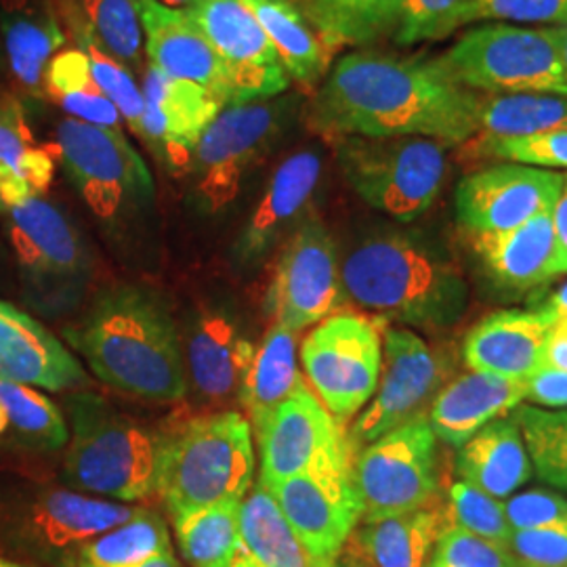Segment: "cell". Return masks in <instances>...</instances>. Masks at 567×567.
<instances>
[{"mask_svg": "<svg viewBox=\"0 0 567 567\" xmlns=\"http://www.w3.org/2000/svg\"><path fill=\"white\" fill-rule=\"evenodd\" d=\"M0 567H37V566H28V564H20V561H13V559H9V557H2V555H0Z\"/></svg>", "mask_w": 567, "mask_h": 567, "instance_id": "obj_60", "label": "cell"}, {"mask_svg": "<svg viewBox=\"0 0 567 567\" xmlns=\"http://www.w3.org/2000/svg\"><path fill=\"white\" fill-rule=\"evenodd\" d=\"M534 475L567 494V410L522 404L515 412Z\"/></svg>", "mask_w": 567, "mask_h": 567, "instance_id": "obj_43", "label": "cell"}, {"mask_svg": "<svg viewBox=\"0 0 567 567\" xmlns=\"http://www.w3.org/2000/svg\"><path fill=\"white\" fill-rule=\"evenodd\" d=\"M271 42L290 81L311 86L324 76L328 44L292 0H243Z\"/></svg>", "mask_w": 567, "mask_h": 567, "instance_id": "obj_32", "label": "cell"}, {"mask_svg": "<svg viewBox=\"0 0 567 567\" xmlns=\"http://www.w3.org/2000/svg\"><path fill=\"white\" fill-rule=\"evenodd\" d=\"M257 344L248 341L224 311H206L187 337L185 364L194 386L206 400L238 395Z\"/></svg>", "mask_w": 567, "mask_h": 567, "instance_id": "obj_30", "label": "cell"}, {"mask_svg": "<svg viewBox=\"0 0 567 567\" xmlns=\"http://www.w3.org/2000/svg\"><path fill=\"white\" fill-rule=\"evenodd\" d=\"M63 334L105 385L150 402H177L187 393L179 330L168 307L147 288H105Z\"/></svg>", "mask_w": 567, "mask_h": 567, "instance_id": "obj_2", "label": "cell"}, {"mask_svg": "<svg viewBox=\"0 0 567 567\" xmlns=\"http://www.w3.org/2000/svg\"><path fill=\"white\" fill-rule=\"evenodd\" d=\"M55 156L34 142L20 100L0 91V166H11L42 196L55 175Z\"/></svg>", "mask_w": 567, "mask_h": 567, "instance_id": "obj_42", "label": "cell"}, {"mask_svg": "<svg viewBox=\"0 0 567 567\" xmlns=\"http://www.w3.org/2000/svg\"><path fill=\"white\" fill-rule=\"evenodd\" d=\"M507 547L522 567H567V529H513Z\"/></svg>", "mask_w": 567, "mask_h": 567, "instance_id": "obj_49", "label": "cell"}, {"mask_svg": "<svg viewBox=\"0 0 567 567\" xmlns=\"http://www.w3.org/2000/svg\"><path fill=\"white\" fill-rule=\"evenodd\" d=\"M429 567H522V564L505 545L446 524L435 540Z\"/></svg>", "mask_w": 567, "mask_h": 567, "instance_id": "obj_47", "label": "cell"}, {"mask_svg": "<svg viewBox=\"0 0 567 567\" xmlns=\"http://www.w3.org/2000/svg\"><path fill=\"white\" fill-rule=\"evenodd\" d=\"M545 365L567 370V311L555 316V322L548 330Z\"/></svg>", "mask_w": 567, "mask_h": 567, "instance_id": "obj_53", "label": "cell"}, {"mask_svg": "<svg viewBox=\"0 0 567 567\" xmlns=\"http://www.w3.org/2000/svg\"><path fill=\"white\" fill-rule=\"evenodd\" d=\"M252 484V429L240 412L194 416L164 433L158 496L173 522L227 501H243Z\"/></svg>", "mask_w": 567, "mask_h": 567, "instance_id": "obj_5", "label": "cell"}, {"mask_svg": "<svg viewBox=\"0 0 567 567\" xmlns=\"http://www.w3.org/2000/svg\"><path fill=\"white\" fill-rule=\"evenodd\" d=\"M447 79L484 95H559L567 76L548 28L482 23L435 58Z\"/></svg>", "mask_w": 567, "mask_h": 567, "instance_id": "obj_10", "label": "cell"}, {"mask_svg": "<svg viewBox=\"0 0 567 567\" xmlns=\"http://www.w3.org/2000/svg\"><path fill=\"white\" fill-rule=\"evenodd\" d=\"M168 550H173V543L163 517L156 511L140 508L131 519L82 548L76 567H135Z\"/></svg>", "mask_w": 567, "mask_h": 567, "instance_id": "obj_39", "label": "cell"}, {"mask_svg": "<svg viewBox=\"0 0 567 567\" xmlns=\"http://www.w3.org/2000/svg\"><path fill=\"white\" fill-rule=\"evenodd\" d=\"M463 0H404L395 30L398 44L437 41L440 28Z\"/></svg>", "mask_w": 567, "mask_h": 567, "instance_id": "obj_50", "label": "cell"}, {"mask_svg": "<svg viewBox=\"0 0 567 567\" xmlns=\"http://www.w3.org/2000/svg\"><path fill=\"white\" fill-rule=\"evenodd\" d=\"M473 112V93L435 60L351 51L332 65L307 121L332 140L426 137L452 147L477 137Z\"/></svg>", "mask_w": 567, "mask_h": 567, "instance_id": "obj_1", "label": "cell"}, {"mask_svg": "<svg viewBox=\"0 0 567 567\" xmlns=\"http://www.w3.org/2000/svg\"><path fill=\"white\" fill-rule=\"evenodd\" d=\"M297 347V332L280 324L271 326L261 344H257L238 391L252 433L265 425L274 410L303 381Z\"/></svg>", "mask_w": 567, "mask_h": 567, "instance_id": "obj_31", "label": "cell"}, {"mask_svg": "<svg viewBox=\"0 0 567 567\" xmlns=\"http://www.w3.org/2000/svg\"><path fill=\"white\" fill-rule=\"evenodd\" d=\"M20 269L23 297L39 313L63 316L93 280V255L81 229L44 196L0 213Z\"/></svg>", "mask_w": 567, "mask_h": 567, "instance_id": "obj_7", "label": "cell"}, {"mask_svg": "<svg viewBox=\"0 0 567 567\" xmlns=\"http://www.w3.org/2000/svg\"><path fill=\"white\" fill-rule=\"evenodd\" d=\"M142 81V143L164 168L187 175L196 143L225 103L200 84L171 79L152 65Z\"/></svg>", "mask_w": 567, "mask_h": 567, "instance_id": "obj_20", "label": "cell"}, {"mask_svg": "<svg viewBox=\"0 0 567 567\" xmlns=\"http://www.w3.org/2000/svg\"><path fill=\"white\" fill-rule=\"evenodd\" d=\"M473 152L482 158H494L501 163L526 164L547 171H567V128L517 140H496L477 135L473 137Z\"/></svg>", "mask_w": 567, "mask_h": 567, "instance_id": "obj_46", "label": "cell"}, {"mask_svg": "<svg viewBox=\"0 0 567 567\" xmlns=\"http://www.w3.org/2000/svg\"><path fill=\"white\" fill-rule=\"evenodd\" d=\"M458 482L505 501L534 477L526 440L515 414L492 421L458 447Z\"/></svg>", "mask_w": 567, "mask_h": 567, "instance_id": "obj_29", "label": "cell"}, {"mask_svg": "<svg viewBox=\"0 0 567 567\" xmlns=\"http://www.w3.org/2000/svg\"><path fill=\"white\" fill-rule=\"evenodd\" d=\"M185 13L224 63L229 103L278 97L288 91L290 79L243 0H198Z\"/></svg>", "mask_w": 567, "mask_h": 567, "instance_id": "obj_18", "label": "cell"}, {"mask_svg": "<svg viewBox=\"0 0 567 567\" xmlns=\"http://www.w3.org/2000/svg\"><path fill=\"white\" fill-rule=\"evenodd\" d=\"M404 0H299L326 44L362 47L398 30Z\"/></svg>", "mask_w": 567, "mask_h": 567, "instance_id": "obj_36", "label": "cell"}, {"mask_svg": "<svg viewBox=\"0 0 567 567\" xmlns=\"http://www.w3.org/2000/svg\"><path fill=\"white\" fill-rule=\"evenodd\" d=\"M447 381L446 353L435 351L410 328H386L379 385L372 400L347 429L351 452L355 454L389 431L426 416L429 405Z\"/></svg>", "mask_w": 567, "mask_h": 567, "instance_id": "obj_14", "label": "cell"}, {"mask_svg": "<svg viewBox=\"0 0 567 567\" xmlns=\"http://www.w3.org/2000/svg\"><path fill=\"white\" fill-rule=\"evenodd\" d=\"M526 404V383L486 372H465L447 381L429 405L426 421L440 442L461 447L480 429Z\"/></svg>", "mask_w": 567, "mask_h": 567, "instance_id": "obj_25", "label": "cell"}, {"mask_svg": "<svg viewBox=\"0 0 567 567\" xmlns=\"http://www.w3.org/2000/svg\"><path fill=\"white\" fill-rule=\"evenodd\" d=\"M505 513L513 529H567V496L557 489L517 492L505 501Z\"/></svg>", "mask_w": 567, "mask_h": 567, "instance_id": "obj_48", "label": "cell"}, {"mask_svg": "<svg viewBox=\"0 0 567 567\" xmlns=\"http://www.w3.org/2000/svg\"><path fill=\"white\" fill-rule=\"evenodd\" d=\"M0 44L21 95L44 100V70L68 47L55 7L49 0H0Z\"/></svg>", "mask_w": 567, "mask_h": 567, "instance_id": "obj_26", "label": "cell"}, {"mask_svg": "<svg viewBox=\"0 0 567 567\" xmlns=\"http://www.w3.org/2000/svg\"><path fill=\"white\" fill-rule=\"evenodd\" d=\"M79 11L93 37L140 81L143 65V25L135 0H79Z\"/></svg>", "mask_w": 567, "mask_h": 567, "instance_id": "obj_41", "label": "cell"}, {"mask_svg": "<svg viewBox=\"0 0 567 567\" xmlns=\"http://www.w3.org/2000/svg\"><path fill=\"white\" fill-rule=\"evenodd\" d=\"M243 553L264 567H311L295 529L286 522L274 494L255 482L240 501Z\"/></svg>", "mask_w": 567, "mask_h": 567, "instance_id": "obj_33", "label": "cell"}, {"mask_svg": "<svg viewBox=\"0 0 567 567\" xmlns=\"http://www.w3.org/2000/svg\"><path fill=\"white\" fill-rule=\"evenodd\" d=\"M550 210H543L508 231L466 236L477 259L501 286L526 290L557 276V243Z\"/></svg>", "mask_w": 567, "mask_h": 567, "instance_id": "obj_28", "label": "cell"}, {"mask_svg": "<svg viewBox=\"0 0 567 567\" xmlns=\"http://www.w3.org/2000/svg\"><path fill=\"white\" fill-rule=\"evenodd\" d=\"M158 2H163L166 7H171V9H189V7H194L198 0H158Z\"/></svg>", "mask_w": 567, "mask_h": 567, "instance_id": "obj_57", "label": "cell"}, {"mask_svg": "<svg viewBox=\"0 0 567 567\" xmlns=\"http://www.w3.org/2000/svg\"><path fill=\"white\" fill-rule=\"evenodd\" d=\"M344 301L426 332L461 322L468 284L446 252L414 234L377 231L341 259Z\"/></svg>", "mask_w": 567, "mask_h": 567, "instance_id": "obj_3", "label": "cell"}, {"mask_svg": "<svg viewBox=\"0 0 567 567\" xmlns=\"http://www.w3.org/2000/svg\"><path fill=\"white\" fill-rule=\"evenodd\" d=\"M135 4L142 18L147 65L171 79L200 84L225 105L231 102L224 63L196 21L158 0H135Z\"/></svg>", "mask_w": 567, "mask_h": 567, "instance_id": "obj_22", "label": "cell"}, {"mask_svg": "<svg viewBox=\"0 0 567 567\" xmlns=\"http://www.w3.org/2000/svg\"><path fill=\"white\" fill-rule=\"evenodd\" d=\"M142 507L42 482L0 484V555L37 567H76L93 538Z\"/></svg>", "mask_w": 567, "mask_h": 567, "instance_id": "obj_6", "label": "cell"}, {"mask_svg": "<svg viewBox=\"0 0 567 567\" xmlns=\"http://www.w3.org/2000/svg\"><path fill=\"white\" fill-rule=\"evenodd\" d=\"M548 30H550L553 41L557 44L559 61H561V68L567 76V25H548Z\"/></svg>", "mask_w": 567, "mask_h": 567, "instance_id": "obj_54", "label": "cell"}, {"mask_svg": "<svg viewBox=\"0 0 567 567\" xmlns=\"http://www.w3.org/2000/svg\"><path fill=\"white\" fill-rule=\"evenodd\" d=\"M446 517L447 526L461 527L505 547L513 534L505 513V501H498L465 482H456L450 486Z\"/></svg>", "mask_w": 567, "mask_h": 567, "instance_id": "obj_45", "label": "cell"}, {"mask_svg": "<svg viewBox=\"0 0 567 567\" xmlns=\"http://www.w3.org/2000/svg\"><path fill=\"white\" fill-rule=\"evenodd\" d=\"M524 383L529 404L545 410H567V370L543 365Z\"/></svg>", "mask_w": 567, "mask_h": 567, "instance_id": "obj_51", "label": "cell"}, {"mask_svg": "<svg viewBox=\"0 0 567 567\" xmlns=\"http://www.w3.org/2000/svg\"><path fill=\"white\" fill-rule=\"evenodd\" d=\"M61 20L65 23V32H70L74 47H79L86 55L93 79L107 95V100L116 105V110L121 112L122 122L128 126V131L142 142L143 93L140 81L112 53H107L100 41L93 37L89 23L82 18L74 0H63Z\"/></svg>", "mask_w": 567, "mask_h": 567, "instance_id": "obj_37", "label": "cell"}, {"mask_svg": "<svg viewBox=\"0 0 567 567\" xmlns=\"http://www.w3.org/2000/svg\"><path fill=\"white\" fill-rule=\"evenodd\" d=\"M473 23L567 25V0H463L440 28L437 41Z\"/></svg>", "mask_w": 567, "mask_h": 567, "instance_id": "obj_44", "label": "cell"}, {"mask_svg": "<svg viewBox=\"0 0 567 567\" xmlns=\"http://www.w3.org/2000/svg\"><path fill=\"white\" fill-rule=\"evenodd\" d=\"M297 114L299 100L286 93L221 107L204 128L187 168L204 210L219 213L240 196L244 182L282 142Z\"/></svg>", "mask_w": 567, "mask_h": 567, "instance_id": "obj_9", "label": "cell"}, {"mask_svg": "<svg viewBox=\"0 0 567 567\" xmlns=\"http://www.w3.org/2000/svg\"><path fill=\"white\" fill-rule=\"evenodd\" d=\"M7 72V63H4V53H2V44H0V79L4 76Z\"/></svg>", "mask_w": 567, "mask_h": 567, "instance_id": "obj_62", "label": "cell"}, {"mask_svg": "<svg viewBox=\"0 0 567 567\" xmlns=\"http://www.w3.org/2000/svg\"><path fill=\"white\" fill-rule=\"evenodd\" d=\"M446 524L442 505L362 522L349 536L339 561L344 567H429L435 540Z\"/></svg>", "mask_w": 567, "mask_h": 567, "instance_id": "obj_27", "label": "cell"}, {"mask_svg": "<svg viewBox=\"0 0 567 567\" xmlns=\"http://www.w3.org/2000/svg\"><path fill=\"white\" fill-rule=\"evenodd\" d=\"M229 567H264L261 566V564H257V561H255V559H252V557H248V555H240V557H238V559H236V561H234V564H231V566Z\"/></svg>", "mask_w": 567, "mask_h": 567, "instance_id": "obj_58", "label": "cell"}, {"mask_svg": "<svg viewBox=\"0 0 567 567\" xmlns=\"http://www.w3.org/2000/svg\"><path fill=\"white\" fill-rule=\"evenodd\" d=\"M322 156L305 147L286 156L271 173L264 196L252 208L234 244V259L240 267L261 264L309 219L313 196L322 182Z\"/></svg>", "mask_w": 567, "mask_h": 567, "instance_id": "obj_21", "label": "cell"}, {"mask_svg": "<svg viewBox=\"0 0 567 567\" xmlns=\"http://www.w3.org/2000/svg\"><path fill=\"white\" fill-rule=\"evenodd\" d=\"M564 187V173L503 163L466 175L456 187V217L466 236L498 234L550 210Z\"/></svg>", "mask_w": 567, "mask_h": 567, "instance_id": "obj_19", "label": "cell"}, {"mask_svg": "<svg viewBox=\"0 0 567 567\" xmlns=\"http://www.w3.org/2000/svg\"><path fill=\"white\" fill-rule=\"evenodd\" d=\"M7 431H9V423H7L4 408L0 404V440H4V437H7Z\"/></svg>", "mask_w": 567, "mask_h": 567, "instance_id": "obj_59", "label": "cell"}, {"mask_svg": "<svg viewBox=\"0 0 567 567\" xmlns=\"http://www.w3.org/2000/svg\"><path fill=\"white\" fill-rule=\"evenodd\" d=\"M343 301L337 244L320 219L309 217L282 244L265 307L274 324L301 332L330 318Z\"/></svg>", "mask_w": 567, "mask_h": 567, "instance_id": "obj_15", "label": "cell"}, {"mask_svg": "<svg viewBox=\"0 0 567 567\" xmlns=\"http://www.w3.org/2000/svg\"><path fill=\"white\" fill-rule=\"evenodd\" d=\"M550 217H553L555 243H557L555 271H557V276H561V274H567V173H564V187L550 210Z\"/></svg>", "mask_w": 567, "mask_h": 567, "instance_id": "obj_52", "label": "cell"}, {"mask_svg": "<svg viewBox=\"0 0 567 567\" xmlns=\"http://www.w3.org/2000/svg\"><path fill=\"white\" fill-rule=\"evenodd\" d=\"M337 161L347 185L370 208L410 224L440 198L446 145L426 137H341Z\"/></svg>", "mask_w": 567, "mask_h": 567, "instance_id": "obj_11", "label": "cell"}, {"mask_svg": "<svg viewBox=\"0 0 567 567\" xmlns=\"http://www.w3.org/2000/svg\"><path fill=\"white\" fill-rule=\"evenodd\" d=\"M301 364L307 385L344 425L364 410L377 391L383 332L362 313H332L305 337Z\"/></svg>", "mask_w": 567, "mask_h": 567, "instance_id": "obj_13", "label": "cell"}, {"mask_svg": "<svg viewBox=\"0 0 567 567\" xmlns=\"http://www.w3.org/2000/svg\"><path fill=\"white\" fill-rule=\"evenodd\" d=\"M477 135L517 140L567 128V97L559 95H484L473 93Z\"/></svg>", "mask_w": 567, "mask_h": 567, "instance_id": "obj_35", "label": "cell"}, {"mask_svg": "<svg viewBox=\"0 0 567 567\" xmlns=\"http://www.w3.org/2000/svg\"><path fill=\"white\" fill-rule=\"evenodd\" d=\"M42 93L47 100L60 105L70 118L122 131L121 112L93 79L89 60L79 47H63L49 61L42 79Z\"/></svg>", "mask_w": 567, "mask_h": 567, "instance_id": "obj_34", "label": "cell"}, {"mask_svg": "<svg viewBox=\"0 0 567 567\" xmlns=\"http://www.w3.org/2000/svg\"><path fill=\"white\" fill-rule=\"evenodd\" d=\"M0 381L47 391H81L91 383L47 326L7 301H0Z\"/></svg>", "mask_w": 567, "mask_h": 567, "instance_id": "obj_23", "label": "cell"}, {"mask_svg": "<svg viewBox=\"0 0 567 567\" xmlns=\"http://www.w3.org/2000/svg\"><path fill=\"white\" fill-rule=\"evenodd\" d=\"M2 267H4V252H2V246H0V274H2Z\"/></svg>", "mask_w": 567, "mask_h": 567, "instance_id": "obj_63", "label": "cell"}, {"mask_svg": "<svg viewBox=\"0 0 567 567\" xmlns=\"http://www.w3.org/2000/svg\"><path fill=\"white\" fill-rule=\"evenodd\" d=\"M311 567H344L339 559H332V561H313Z\"/></svg>", "mask_w": 567, "mask_h": 567, "instance_id": "obj_61", "label": "cell"}, {"mask_svg": "<svg viewBox=\"0 0 567 567\" xmlns=\"http://www.w3.org/2000/svg\"><path fill=\"white\" fill-rule=\"evenodd\" d=\"M0 404L4 408L9 433L25 447L61 450L70 442V426L58 405L32 386L0 381Z\"/></svg>", "mask_w": 567, "mask_h": 567, "instance_id": "obj_40", "label": "cell"}, {"mask_svg": "<svg viewBox=\"0 0 567 567\" xmlns=\"http://www.w3.org/2000/svg\"><path fill=\"white\" fill-rule=\"evenodd\" d=\"M135 567H182V564H179V559L175 557V553L168 550V553L156 555V557H152V559H147V561H143V564Z\"/></svg>", "mask_w": 567, "mask_h": 567, "instance_id": "obj_56", "label": "cell"}, {"mask_svg": "<svg viewBox=\"0 0 567 567\" xmlns=\"http://www.w3.org/2000/svg\"><path fill=\"white\" fill-rule=\"evenodd\" d=\"M267 489L313 466L353 458L343 425L326 410L307 381L284 400L255 433Z\"/></svg>", "mask_w": 567, "mask_h": 567, "instance_id": "obj_17", "label": "cell"}, {"mask_svg": "<svg viewBox=\"0 0 567 567\" xmlns=\"http://www.w3.org/2000/svg\"><path fill=\"white\" fill-rule=\"evenodd\" d=\"M51 152L82 203L107 229L131 225L152 208L154 177L124 131L61 118Z\"/></svg>", "mask_w": 567, "mask_h": 567, "instance_id": "obj_8", "label": "cell"}, {"mask_svg": "<svg viewBox=\"0 0 567 567\" xmlns=\"http://www.w3.org/2000/svg\"><path fill=\"white\" fill-rule=\"evenodd\" d=\"M553 322L555 313L547 305L489 313L466 332L463 341L466 368L508 381H526L545 365Z\"/></svg>", "mask_w": 567, "mask_h": 567, "instance_id": "obj_24", "label": "cell"}, {"mask_svg": "<svg viewBox=\"0 0 567 567\" xmlns=\"http://www.w3.org/2000/svg\"><path fill=\"white\" fill-rule=\"evenodd\" d=\"M362 522H379L440 505V440L426 416L379 437L353 454Z\"/></svg>", "mask_w": 567, "mask_h": 567, "instance_id": "obj_12", "label": "cell"}, {"mask_svg": "<svg viewBox=\"0 0 567 567\" xmlns=\"http://www.w3.org/2000/svg\"><path fill=\"white\" fill-rule=\"evenodd\" d=\"M548 309L555 313V316H559V313H566L567 311V282L559 288V290H555L553 295H550V299H548L547 303Z\"/></svg>", "mask_w": 567, "mask_h": 567, "instance_id": "obj_55", "label": "cell"}, {"mask_svg": "<svg viewBox=\"0 0 567 567\" xmlns=\"http://www.w3.org/2000/svg\"><path fill=\"white\" fill-rule=\"evenodd\" d=\"M313 561L339 559L349 536L362 524V498L353 480V458L324 463L269 489Z\"/></svg>", "mask_w": 567, "mask_h": 567, "instance_id": "obj_16", "label": "cell"}, {"mask_svg": "<svg viewBox=\"0 0 567 567\" xmlns=\"http://www.w3.org/2000/svg\"><path fill=\"white\" fill-rule=\"evenodd\" d=\"M183 559L192 567H229L243 555L240 501H227L173 522Z\"/></svg>", "mask_w": 567, "mask_h": 567, "instance_id": "obj_38", "label": "cell"}, {"mask_svg": "<svg viewBox=\"0 0 567 567\" xmlns=\"http://www.w3.org/2000/svg\"><path fill=\"white\" fill-rule=\"evenodd\" d=\"M63 405L70 426L61 465L63 486L122 505L158 496L164 433L86 389L70 393Z\"/></svg>", "mask_w": 567, "mask_h": 567, "instance_id": "obj_4", "label": "cell"}]
</instances>
